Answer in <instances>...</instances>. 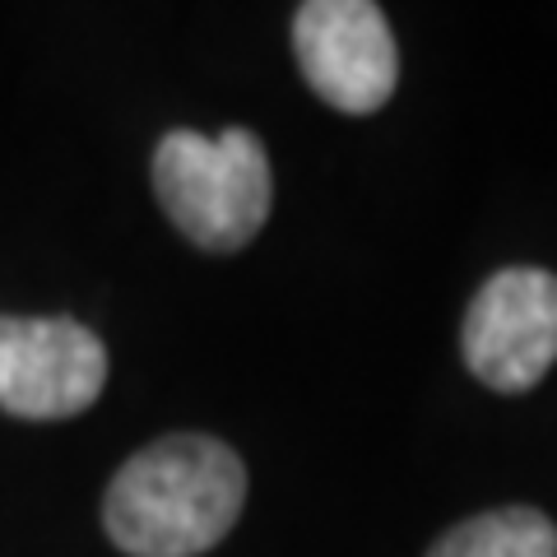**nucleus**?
Segmentation results:
<instances>
[{"mask_svg":"<svg viewBox=\"0 0 557 557\" xmlns=\"http://www.w3.org/2000/svg\"><path fill=\"white\" fill-rule=\"evenodd\" d=\"M247 469L233 446L177 432L121 465L102 502V525L131 557H200L237 525Z\"/></svg>","mask_w":557,"mask_h":557,"instance_id":"f257e3e1","label":"nucleus"},{"mask_svg":"<svg viewBox=\"0 0 557 557\" xmlns=\"http://www.w3.org/2000/svg\"><path fill=\"white\" fill-rule=\"evenodd\" d=\"M153 190L168 219L205 251H242L265 228L274 177L251 131H168L153 153Z\"/></svg>","mask_w":557,"mask_h":557,"instance_id":"f03ea898","label":"nucleus"},{"mask_svg":"<svg viewBox=\"0 0 557 557\" xmlns=\"http://www.w3.org/2000/svg\"><path fill=\"white\" fill-rule=\"evenodd\" d=\"M108 386V348L65 317H0V409L57 423L94 405Z\"/></svg>","mask_w":557,"mask_h":557,"instance_id":"7ed1b4c3","label":"nucleus"},{"mask_svg":"<svg viewBox=\"0 0 557 557\" xmlns=\"http://www.w3.org/2000/svg\"><path fill=\"white\" fill-rule=\"evenodd\" d=\"M460 348L483 386L534 391L557 362V274L530 265L493 274L465 311Z\"/></svg>","mask_w":557,"mask_h":557,"instance_id":"20e7f679","label":"nucleus"},{"mask_svg":"<svg viewBox=\"0 0 557 557\" xmlns=\"http://www.w3.org/2000/svg\"><path fill=\"white\" fill-rule=\"evenodd\" d=\"M293 51L302 79L339 112L386 108L399 79L391 24L372 0H311L293 20Z\"/></svg>","mask_w":557,"mask_h":557,"instance_id":"39448f33","label":"nucleus"},{"mask_svg":"<svg viewBox=\"0 0 557 557\" xmlns=\"http://www.w3.org/2000/svg\"><path fill=\"white\" fill-rule=\"evenodd\" d=\"M428 557H557V525L534 507L483 511L446 530Z\"/></svg>","mask_w":557,"mask_h":557,"instance_id":"423d86ee","label":"nucleus"}]
</instances>
